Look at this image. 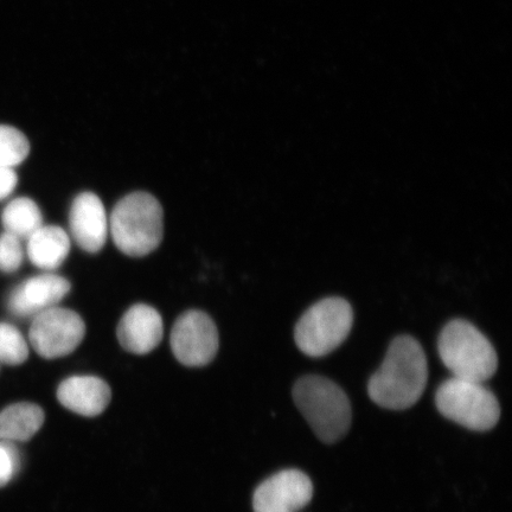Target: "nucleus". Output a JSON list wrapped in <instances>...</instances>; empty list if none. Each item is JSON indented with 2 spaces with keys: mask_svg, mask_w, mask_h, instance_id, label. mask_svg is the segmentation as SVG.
Instances as JSON below:
<instances>
[{
  "mask_svg": "<svg viewBox=\"0 0 512 512\" xmlns=\"http://www.w3.org/2000/svg\"><path fill=\"white\" fill-rule=\"evenodd\" d=\"M70 233L83 251L96 254L104 248L110 234L104 204L93 192H82L75 198L69 213Z\"/></svg>",
  "mask_w": 512,
  "mask_h": 512,
  "instance_id": "obj_10",
  "label": "nucleus"
},
{
  "mask_svg": "<svg viewBox=\"0 0 512 512\" xmlns=\"http://www.w3.org/2000/svg\"><path fill=\"white\" fill-rule=\"evenodd\" d=\"M110 234L121 253L142 258L156 251L164 235V211L155 196L133 192L114 207Z\"/></svg>",
  "mask_w": 512,
  "mask_h": 512,
  "instance_id": "obj_2",
  "label": "nucleus"
},
{
  "mask_svg": "<svg viewBox=\"0 0 512 512\" xmlns=\"http://www.w3.org/2000/svg\"><path fill=\"white\" fill-rule=\"evenodd\" d=\"M70 247L69 236L61 227L42 226L28 239L27 253L36 267L54 271L66 261Z\"/></svg>",
  "mask_w": 512,
  "mask_h": 512,
  "instance_id": "obj_14",
  "label": "nucleus"
},
{
  "mask_svg": "<svg viewBox=\"0 0 512 512\" xmlns=\"http://www.w3.org/2000/svg\"><path fill=\"white\" fill-rule=\"evenodd\" d=\"M19 465H21V459L16 446L0 440V488L14 479L19 471Z\"/></svg>",
  "mask_w": 512,
  "mask_h": 512,
  "instance_id": "obj_20",
  "label": "nucleus"
},
{
  "mask_svg": "<svg viewBox=\"0 0 512 512\" xmlns=\"http://www.w3.org/2000/svg\"><path fill=\"white\" fill-rule=\"evenodd\" d=\"M427 358L420 343L411 336L395 338L382 366L368 384L370 399L383 408H411L425 392Z\"/></svg>",
  "mask_w": 512,
  "mask_h": 512,
  "instance_id": "obj_1",
  "label": "nucleus"
},
{
  "mask_svg": "<svg viewBox=\"0 0 512 512\" xmlns=\"http://www.w3.org/2000/svg\"><path fill=\"white\" fill-rule=\"evenodd\" d=\"M313 496L311 479L299 470L275 473L255 490L254 512H298Z\"/></svg>",
  "mask_w": 512,
  "mask_h": 512,
  "instance_id": "obj_9",
  "label": "nucleus"
},
{
  "mask_svg": "<svg viewBox=\"0 0 512 512\" xmlns=\"http://www.w3.org/2000/svg\"><path fill=\"white\" fill-rule=\"evenodd\" d=\"M111 398L110 386L96 376H72L57 389V399L63 407L88 418L104 413Z\"/></svg>",
  "mask_w": 512,
  "mask_h": 512,
  "instance_id": "obj_13",
  "label": "nucleus"
},
{
  "mask_svg": "<svg viewBox=\"0 0 512 512\" xmlns=\"http://www.w3.org/2000/svg\"><path fill=\"white\" fill-rule=\"evenodd\" d=\"M29 347L15 326L0 323V362L8 366H19L27 361Z\"/></svg>",
  "mask_w": 512,
  "mask_h": 512,
  "instance_id": "obj_18",
  "label": "nucleus"
},
{
  "mask_svg": "<svg viewBox=\"0 0 512 512\" xmlns=\"http://www.w3.org/2000/svg\"><path fill=\"white\" fill-rule=\"evenodd\" d=\"M170 345L179 363L192 368L204 367L214 360L219 351V331L207 313L187 311L176 320Z\"/></svg>",
  "mask_w": 512,
  "mask_h": 512,
  "instance_id": "obj_8",
  "label": "nucleus"
},
{
  "mask_svg": "<svg viewBox=\"0 0 512 512\" xmlns=\"http://www.w3.org/2000/svg\"><path fill=\"white\" fill-rule=\"evenodd\" d=\"M164 323L155 307L137 304L120 319L117 336L121 347L131 354L146 355L162 342Z\"/></svg>",
  "mask_w": 512,
  "mask_h": 512,
  "instance_id": "obj_12",
  "label": "nucleus"
},
{
  "mask_svg": "<svg viewBox=\"0 0 512 512\" xmlns=\"http://www.w3.org/2000/svg\"><path fill=\"white\" fill-rule=\"evenodd\" d=\"M293 398L317 437L334 444L348 433L351 405L335 382L317 375L302 377L294 386Z\"/></svg>",
  "mask_w": 512,
  "mask_h": 512,
  "instance_id": "obj_3",
  "label": "nucleus"
},
{
  "mask_svg": "<svg viewBox=\"0 0 512 512\" xmlns=\"http://www.w3.org/2000/svg\"><path fill=\"white\" fill-rule=\"evenodd\" d=\"M70 290L72 285L60 275H38L15 288L9 298V309L18 317H35L57 306Z\"/></svg>",
  "mask_w": 512,
  "mask_h": 512,
  "instance_id": "obj_11",
  "label": "nucleus"
},
{
  "mask_svg": "<svg viewBox=\"0 0 512 512\" xmlns=\"http://www.w3.org/2000/svg\"><path fill=\"white\" fill-rule=\"evenodd\" d=\"M27 137L17 128L0 125V168H15L29 156Z\"/></svg>",
  "mask_w": 512,
  "mask_h": 512,
  "instance_id": "obj_17",
  "label": "nucleus"
},
{
  "mask_svg": "<svg viewBox=\"0 0 512 512\" xmlns=\"http://www.w3.org/2000/svg\"><path fill=\"white\" fill-rule=\"evenodd\" d=\"M86 336V324L73 310L55 306L35 316L29 337L32 348L47 360L72 354Z\"/></svg>",
  "mask_w": 512,
  "mask_h": 512,
  "instance_id": "obj_7",
  "label": "nucleus"
},
{
  "mask_svg": "<svg viewBox=\"0 0 512 512\" xmlns=\"http://www.w3.org/2000/svg\"><path fill=\"white\" fill-rule=\"evenodd\" d=\"M16 172L9 168H0V201L10 196L17 187Z\"/></svg>",
  "mask_w": 512,
  "mask_h": 512,
  "instance_id": "obj_21",
  "label": "nucleus"
},
{
  "mask_svg": "<svg viewBox=\"0 0 512 512\" xmlns=\"http://www.w3.org/2000/svg\"><path fill=\"white\" fill-rule=\"evenodd\" d=\"M44 412L35 403L21 402L0 412V440L23 443L41 430Z\"/></svg>",
  "mask_w": 512,
  "mask_h": 512,
  "instance_id": "obj_15",
  "label": "nucleus"
},
{
  "mask_svg": "<svg viewBox=\"0 0 512 512\" xmlns=\"http://www.w3.org/2000/svg\"><path fill=\"white\" fill-rule=\"evenodd\" d=\"M435 403L446 419L467 430L486 432L497 425L501 407L484 383L452 377L441 383Z\"/></svg>",
  "mask_w": 512,
  "mask_h": 512,
  "instance_id": "obj_6",
  "label": "nucleus"
},
{
  "mask_svg": "<svg viewBox=\"0 0 512 512\" xmlns=\"http://www.w3.org/2000/svg\"><path fill=\"white\" fill-rule=\"evenodd\" d=\"M6 232L18 239H29L43 226V217L37 204L27 197L16 198L3 211Z\"/></svg>",
  "mask_w": 512,
  "mask_h": 512,
  "instance_id": "obj_16",
  "label": "nucleus"
},
{
  "mask_svg": "<svg viewBox=\"0 0 512 512\" xmlns=\"http://www.w3.org/2000/svg\"><path fill=\"white\" fill-rule=\"evenodd\" d=\"M23 248L16 236L4 233L0 236V271L14 273L22 266Z\"/></svg>",
  "mask_w": 512,
  "mask_h": 512,
  "instance_id": "obj_19",
  "label": "nucleus"
},
{
  "mask_svg": "<svg viewBox=\"0 0 512 512\" xmlns=\"http://www.w3.org/2000/svg\"><path fill=\"white\" fill-rule=\"evenodd\" d=\"M441 361L457 379L484 383L496 374L498 357L489 339L463 319L452 320L439 336Z\"/></svg>",
  "mask_w": 512,
  "mask_h": 512,
  "instance_id": "obj_4",
  "label": "nucleus"
},
{
  "mask_svg": "<svg viewBox=\"0 0 512 512\" xmlns=\"http://www.w3.org/2000/svg\"><path fill=\"white\" fill-rule=\"evenodd\" d=\"M354 323L351 305L343 298H326L312 305L296 326L294 338L306 356L323 357L348 338Z\"/></svg>",
  "mask_w": 512,
  "mask_h": 512,
  "instance_id": "obj_5",
  "label": "nucleus"
}]
</instances>
